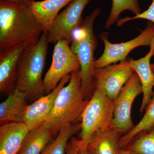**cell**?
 <instances>
[{"instance_id":"obj_21","label":"cell","mask_w":154,"mask_h":154,"mask_svg":"<svg viewBox=\"0 0 154 154\" xmlns=\"http://www.w3.org/2000/svg\"><path fill=\"white\" fill-rule=\"evenodd\" d=\"M129 11L135 15L140 14L141 9L138 0H112L111 11L106 21L105 28L108 29L119 20L120 14Z\"/></svg>"},{"instance_id":"obj_17","label":"cell","mask_w":154,"mask_h":154,"mask_svg":"<svg viewBox=\"0 0 154 154\" xmlns=\"http://www.w3.org/2000/svg\"><path fill=\"white\" fill-rule=\"evenodd\" d=\"M73 0H44L36 2L32 0L30 7L34 16L47 33L61 9Z\"/></svg>"},{"instance_id":"obj_3","label":"cell","mask_w":154,"mask_h":154,"mask_svg":"<svg viewBox=\"0 0 154 154\" xmlns=\"http://www.w3.org/2000/svg\"><path fill=\"white\" fill-rule=\"evenodd\" d=\"M48 44L47 34L42 33L36 43L26 46L19 60L16 88L25 93L30 102H34L45 94L42 74Z\"/></svg>"},{"instance_id":"obj_12","label":"cell","mask_w":154,"mask_h":154,"mask_svg":"<svg viewBox=\"0 0 154 154\" xmlns=\"http://www.w3.org/2000/svg\"><path fill=\"white\" fill-rule=\"evenodd\" d=\"M26 45H20L0 51V91L9 94L16 88L19 60Z\"/></svg>"},{"instance_id":"obj_4","label":"cell","mask_w":154,"mask_h":154,"mask_svg":"<svg viewBox=\"0 0 154 154\" xmlns=\"http://www.w3.org/2000/svg\"><path fill=\"white\" fill-rule=\"evenodd\" d=\"M101 10L96 8L84 20L81 28L75 31L71 43L72 51L78 57L82 75V89L86 99L89 100L95 90L94 52L98 42L94 33V24Z\"/></svg>"},{"instance_id":"obj_6","label":"cell","mask_w":154,"mask_h":154,"mask_svg":"<svg viewBox=\"0 0 154 154\" xmlns=\"http://www.w3.org/2000/svg\"><path fill=\"white\" fill-rule=\"evenodd\" d=\"M108 36L107 32L99 35V38L104 42L105 47L102 55L95 60V69L101 68L125 60L131 51L139 46H151L154 40V24L149 23L138 36L126 42L111 43Z\"/></svg>"},{"instance_id":"obj_20","label":"cell","mask_w":154,"mask_h":154,"mask_svg":"<svg viewBox=\"0 0 154 154\" xmlns=\"http://www.w3.org/2000/svg\"><path fill=\"white\" fill-rule=\"evenodd\" d=\"M79 130L81 124H70L65 126L40 154H66L69 141Z\"/></svg>"},{"instance_id":"obj_2","label":"cell","mask_w":154,"mask_h":154,"mask_svg":"<svg viewBox=\"0 0 154 154\" xmlns=\"http://www.w3.org/2000/svg\"><path fill=\"white\" fill-rule=\"evenodd\" d=\"M70 80L60 91L50 115L42 125L50 130L54 136L70 124L81 120L88 104L82 89V75L80 70L71 74Z\"/></svg>"},{"instance_id":"obj_25","label":"cell","mask_w":154,"mask_h":154,"mask_svg":"<svg viewBox=\"0 0 154 154\" xmlns=\"http://www.w3.org/2000/svg\"><path fill=\"white\" fill-rule=\"evenodd\" d=\"M75 142L77 154H90L87 150V148L84 147L79 144V140L75 139Z\"/></svg>"},{"instance_id":"obj_7","label":"cell","mask_w":154,"mask_h":154,"mask_svg":"<svg viewBox=\"0 0 154 154\" xmlns=\"http://www.w3.org/2000/svg\"><path fill=\"white\" fill-rule=\"evenodd\" d=\"M93 0H73L58 14L46 33L48 43L55 44L60 40L71 43L75 32L84 22L82 15L89 3Z\"/></svg>"},{"instance_id":"obj_26","label":"cell","mask_w":154,"mask_h":154,"mask_svg":"<svg viewBox=\"0 0 154 154\" xmlns=\"http://www.w3.org/2000/svg\"><path fill=\"white\" fill-rule=\"evenodd\" d=\"M0 1L3 2H9L17 4V5H30L32 0H0Z\"/></svg>"},{"instance_id":"obj_10","label":"cell","mask_w":154,"mask_h":154,"mask_svg":"<svg viewBox=\"0 0 154 154\" xmlns=\"http://www.w3.org/2000/svg\"><path fill=\"white\" fill-rule=\"evenodd\" d=\"M134 73L127 58L118 64H112L95 69L94 86L105 92L110 99L115 100L122 89Z\"/></svg>"},{"instance_id":"obj_9","label":"cell","mask_w":154,"mask_h":154,"mask_svg":"<svg viewBox=\"0 0 154 154\" xmlns=\"http://www.w3.org/2000/svg\"><path fill=\"white\" fill-rule=\"evenodd\" d=\"M143 94L140 81L135 72L122 89L115 100L112 126L124 135L134 127L131 111L135 99Z\"/></svg>"},{"instance_id":"obj_11","label":"cell","mask_w":154,"mask_h":154,"mask_svg":"<svg viewBox=\"0 0 154 154\" xmlns=\"http://www.w3.org/2000/svg\"><path fill=\"white\" fill-rule=\"evenodd\" d=\"M71 76V74L65 76L53 91L28 105L24 113V122L30 131L41 126L46 121L52 112L60 91L69 82Z\"/></svg>"},{"instance_id":"obj_23","label":"cell","mask_w":154,"mask_h":154,"mask_svg":"<svg viewBox=\"0 0 154 154\" xmlns=\"http://www.w3.org/2000/svg\"><path fill=\"white\" fill-rule=\"evenodd\" d=\"M136 19H144L150 21L154 24V0L152 1L151 5H150L147 10L143 13L135 15L133 17H126L123 19H120L117 22V25L118 27L122 26L124 23L131 20ZM154 48V40L150 46V52H152Z\"/></svg>"},{"instance_id":"obj_1","label":"cell","mask_w":154,"mask_h":154,"mask_svg":"<svg viewBox=\"0 0 154 154\" xmlns=\"http://www.w3.org/2000/svg\"><path fill=\"white\" fill-rule=\"evenodd\" d=\"M43 33L30 5L0 1V51L35 44Z\"/></svg>"},{"instance_id":"obj_19","label":"cell","mask_w":154,"mask_h":154,"mask_svg":"<svg viewBox=\"0 0 154 154\" xmlns=\"http://www.w3.org/2000/svg\"><path fill=\"white\" fill-rule=\"evenodd\" d=\"M145 110V113L140 121L129 132L120 137L119 143L120 148H125L136 137L147 132L154 126V92Z\"/></svg>"},{"instance_id":"obj_14","label":"cell","mask_w":154,"mask_h":154,"mask_svg":"<svg viewBox=\"0 0 154 154\" xmlns=\"http://www.w3.org/2000/svg\"><path fill=\"white\" fill-rule=\"evenodd\" d=\"M152 57L151 53L149 52L140 59L127 58L130 65L138 76L142 88L143 97L139 110L141 113H143L154 94V73L150 63Z\"/></svg>"},{"instance_id":"obj_16","label":"cell","mask_w":154,"mask_h":154,"mask_svg":"<svg viewBox=\"0 0 154 154\" xmlns=\"http://www.w3.org/2000/svg\"><path fill=\"white\" fill-rule=\"evenodd\" d=\"M123 133L111 125L104 131L94 133L87 146L90 154H116L119 140Z\"/></svg>"},{"instance_id":"obj_28","label":"cell","mask_w":154,"mask_h":154,"mask_svg":"<svg viewBox=\"0 0 154 154\" xmlns=\"http://www.w3.org/2000/svg\"><path fill=\"white\" fill-rule=\"evenodd\" d=\"M151 66L152 70L153 72L154 73V63H152L151 64Z\"/></svg>"},{"instance_id":"obj_8","label":"cell","mask_w":154,"mask_h":154,"mask_svg":"<svg viewBox=\"0 0 154 154\" xmlns=\"http://www.w3.org/2000/svg\"><path fill=\"white\" fill-rule=\"evenodd\" d=\"M69 44L67 40H60L54 45L52 63L43 79L45 94L55 89L65 76L81 69L79 58L72 51Z\"/></svg>"},{"instance_id":"obj_18","label":"cell","mask_w":154,"mask_h":154,"mask_svg":"<svg viewBox=\"0 0 154 154\" xmlns=\"http://www.w3.org/2000/svg\"><path fill=\"white\" fill-rule=\"evenodd\" d=\"M53 136L52 131L42 125L31 130L17 154H40L52 141Z\"/></svg>"},{"instance_id":"obj_5","label":"cell","mask_w":154,"mask_h":154,"mask_svg":"<svg viewBox=\"0 0 154 154\" xmlns=\"http://www.w3.org/2000/svg\"><path fill=\"white\" fill-rule=\"evenodd\" d=\"M114 105L115 100L109 98L102 90L95 88L81 119L80 146L87 148L94 133L110 128L113 120Z\"/></svg>"},{"instance_id":"obj_24","label":"cell","mask_w":154,"mask_h":154,"mask_svg":"<svg viewBox=\"0 0 154 154\" xmlns=\"http://www.w3.org/2000/svg\"><path fill=\"white\" fill-rule=\"evenodd\" d=\"M75 138L72 137L67 146L66 154H77Z\"/></svg>"},{"instance_id":"obj_27","label":"cell","mask_w":154,"mask_h":154,"mask_svg":"<svg viewBox=\"0 0 154 154\" xmlns=\"http://www.w3.org/2000/svg\"><path fill=\"white\" fill-rule=\"evenodd\" d=\"M116 154H137L134 152L128 149L119 148Z\"/></svg>"},{"instance_id":"obj_13","label":"cell","mask_w":154,"mask_h":154,"mask_svg":"<svg viewBox=\"0 0 154 154\" xmlns=\"http://www.w3.org/2000/svg\"><path fill=\"white\" fill-rule=\"evenodd\" d=\"M30 131L24 122H11L0 127V154H17Z\"/></svg>"},{"instance_id":"obj_29","label":"cell","mask_w":154,"mask_h":154,"mask_svg":"<svg viewBox=\"0 0 154 154\" xmlns=\"http://www.w3.org/2000/svg\"><path fill=\"white\" fill-rule=\"evenodd\" d=\"M149 52H150V51H149ZM150 52L151 53L152 56H154V48H153V50L152 51V52Z\"/></svg>"},{"instance_id":"obj_22","label":"cell","mask_w":154,"mask_h":154,"mask_svg":"<svg viewBox=\"0 0 154 154\" xmlns=\"http://www.w3.org/2000/svg\"><path fill=\"white\" fill-rule=\"evenodd\" d=\"M125 149L137 154H154V126L149 131L138 136Z\"/></svg>"},{"instance_id":"obj_15","label":"cell","mask_w":154,"mask_h":154,"mask_svg":"<svg viewBox=\"0 0 154 154\" xmlns=\"http://www.w3.org/2000/svg\"><path fill=\"white\" fill-rule=\"evenodd\" d=\"M27 95L16 88L0 104L1 125L11 122H24V115L28 105Z\"/></svg>"}]
</instances>
